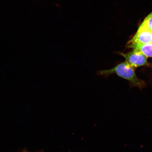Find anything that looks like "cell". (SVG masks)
Masks as SVG:
<instances>
[{
	"mask_svg": "<svg viewBox=\"0 0 152 152\" xmlns=\"http://www.w3.org/2000/svg\"><path fill=\"white\" fill-rule=\"evenodd\" d=\"M134 68L125 62L118 64L110 69L98 71L96 74L97 75L104 77H107L113 74H116L128 80L133 86L140 88H143L145 86V83L137 77Z\"/></svg>",
	"mask_w": 152,
	"mask_h": 152,
	"instance_id": "obj_1",
	"label": "cell"
},
{
	"mask_svg": "<svg viewBox=\"0 0 152 152\" xmlns=\"http://www.w3.org/2000/svg\"><path fill=\"white\" fill-rule=\"evenodd\" d=\"M125 59L126 62L133 68L148 65L147 57L140 51L133 50L131 52L124 53H119Z\"/></svg>",
	"mask_w": 152,
	"mask_h": 152,
	"instance_id": "obj_2",
	"label": "cell"
},
{
	"mask_svg": "<svg viewBox=\"0 0 152 152\" xmlns=\"http://www.w3.org/2000/svg\"><path fill=\"white\" fill-rule=\"evenodd\" d=\"M129 42L142 44L152 43V32L142 24L137 31Z\"/></svg>",
	"mask_w": 152,
	"mask_h": 152,
	"instance_id": "obj_3",
	"label": "cell"
},
{
	"mask_svg": "<svg viewBox=\"0 0 152 152\" xmlns=\"http://www.w3.org/2000/svg\"><path fill=\"white\" fill-rule=\"evenodd\" d=\"M127 45L129 48L139 51L147 57H152V43L142 44L129 42Z\"/></svg>",
	"mask_w": 152,
	"mask_h": 152,
	"instance_id": "obj_4",
	"label": "cell"
},
{
	"mask_svg": "<svg viewBox=\"0 0 152 152\" xmlns=\"http://www.w3.org/2000/svg\"><path fill=\"white\" fill-rule=\"evenodd\" d=\"M142 24L152 32V12L148 15Z\"/></svg>",
	"mask_w": 152,
	"mask_h": 152,
	"instance_id": "obj_5",
	"label": "cell"
}]
</instances>
